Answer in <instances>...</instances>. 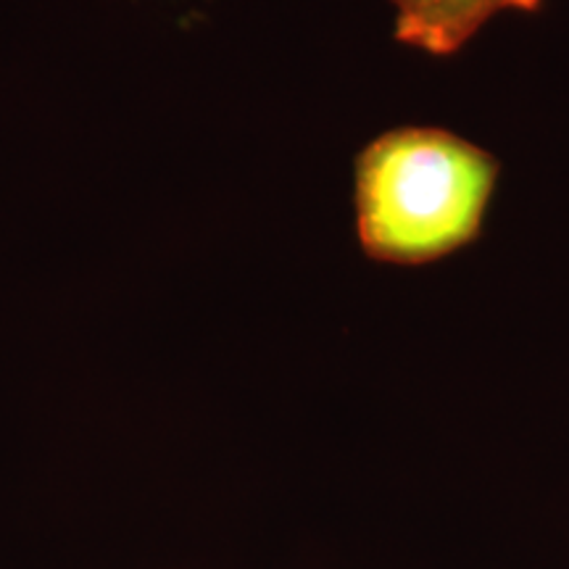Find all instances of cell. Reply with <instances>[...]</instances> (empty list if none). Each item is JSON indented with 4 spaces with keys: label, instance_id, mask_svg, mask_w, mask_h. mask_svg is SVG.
I'll list each match as a JSON object with an SVG mask.
<instances>
[{
    "label": "cell",
    "instance_id": "obj_1",
    "mask_svg": "<svg viewBox=\"0 0 569 569\" xmlns=\"http://www.w3.org/2000/svg\"><path fill=\"white\" fill-rule=\"evenodd\" d=\"M498 161L438 127H398L356 159V234L369 259L419 267L478 238Z\"/></svg>",
    "mask_w": 569,
    "mask_h": 569
},
{
    "label": "cell",
    "instance_id": "obj_2",
    "mask_svg": "<svg viewBox=\"0 0 569 569\" xmlns=\"http://www.w3.org/2000/svg\"><path fill=\"white\" fill-rule=\"evenodd\" d=\"M396 38L430 56H451L501 11H536L540 0H393Z\"/></svg>",
    "mask_w": 569,
    "mask_h": 569
}]
</instances>
